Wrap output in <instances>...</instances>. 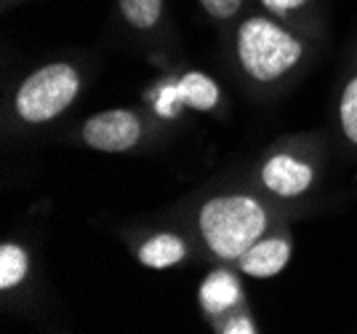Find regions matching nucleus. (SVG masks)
<instances>
[{
    "label": "nucleus",
    "instance_id": "obj_1",
    "mask_svg": "<svg viewBox=\"0 0 357 334\" xmlns=\"http://www.w3.org/2000/svg\"><path fill=\"white\" fill-rule=\"evenodd\" d=\"M267 228L264 209L248 196L213 198L200 212V233L213 254L240 259Z\"/></svg>",
    "mask_w": 357,
    "mask_h": 334
},
{
    "label": "nucleus",
    "instance_id": "obj_2",
    "mask_svg": "<svg viewBox=\"0 0 357 334\" xmlns=\"http://www.w3.org/2000/svg\"><path fill=\"white\" fill-rule=\"evenodd\" d=\"M238 57L245 73L261 83L288 73L301 59V43L269 19H248L238 32Z\"/></svg>",
    "mask_w": 357,
    "mask_h": 334
},
{
    "label": "nucleus",
    "instance_id": "obj_3",
    "mask_svg": "<svg viewBox=\"0 0 357 334\" xmlns=\"http://www.w3.org/2000/svg\"><path fill=\"white\" fill-rule=\"evenodd\" d=\"M80 92V78L70 64H45L32 73L16 92V115L27 123H45L73 105Z\"/></svg>",
    "mask_w": 357,
    "mask_h": 334
},
{
    "label": "nucleus",
    "instance_id": "obj_4",
    "mask_svg": "<svg viewBox=\"0 0 357 334\" xmlns=\"http://www.w3.org/2000/svg\"><path fill=\"white\" fill-rule=\"evenodd\" d=\"M80 137L93 150L126 152L142 139V123L128 110H105L83 123Z\"/></svg>",
    "mask_w": 357,
    "mask_h": 334
},
{
    "label": "nucleus",
    "instance_id": "obj_5",
    "mask_svg": "<svg viewBox=\"0 0 357 334\" xmlns=\"http://www.w3.org/2000/svg\"><path fill=\"white\" fill-rule=\"evenodd\" d=\"M261 180H264V184L272 193H278V196L283 198H294L301 196L312 184L314 171L312 166L301 164V161L291 158V155H275L261 168Z\"/></svg>",
    "mask_w": 357,
    "mask_h": 334
},
{
    "label": "nucleus",
    "instance_id": "obj_6",
    "mask_svg": "<svg viewBox=\"0 0 357 334\" xmlns=\"http://www.w3.org/2000/svg\"><path fill=\"white\" fill-rule=\"evenodd\" d=\"M176 102H184V105L195 107V110H211L219 102V86L203 73H187L174 89H168L163 94V102L158 105V110L165 112V115H174Z\"/></svg>",
    "mask_w": 357,
    "mask_h": 334
},
{
    "label": "nucleus",
    "instance_id": "obj_7",
    "mask_svg": "<svg viewBox=\"0 0 357 334\" xmlns=\"http://www.w3.org/2000/svg\"><path fill=\"white\" fill-rule=\"evenodd\" d=\"M291 259V246L283 238H267V241H256L240 257V268L243 273L253 275V278H272L283 270Z\"/></svg>",
    "mask_w": 357,
    "mask_h": 334
},
{
    "label": "nucleus",
    "instance_id": "obj_8",
    "mask_svg": "<svg viewBox=\"0 0 357 334\" xmlns=\"http://www.w3.org/2000/svg\"><path fill=\"white\" fill-rule=\"evenodd\" d=\"M187 254V246L178 235H171V233H160L155 238H149L142 249H139V259L147 265V268H155V270H163V268H171L181 262Z\"/></svg>",
    "mask_w": 357,
    "mask_h": 334
},
{
    "label": "nucleus",
    "instance_id": "obj_9",
    "mask_svg": "<svg viewBox=\"0 0 357 334\" xmlns=\"http://www.w3.org/2000/svg\"><path fill=\"white\" fill-rule=\"evenodd\" d=\"M238 297H240L238 281L229 273H224V270L211 273L203 281V286H200V300H203L206 310H211V313H222L227 307H232V305L238 303Z\"/></svg>",
    "mask_w": 357,
    "mask_h": 334
},
{
    "label": "nucleus",
    "instance_id": "obj_10",
    "mask_svg": "<svg viewBox=\"0 0 357 334\" xmlns=\"http://www.w3.org/2000/svg\"><path fill=\"white\" fill-rule=\"evenodd\" d=\"M27 254L24 249H19L16 243H3L0 246V289H14L22 284V278L27 275Z\"/></svg>",
    "mask_w": 357,
    "mask_h": 334
},
{
    "label": "nucleus",
    "instance_id": "obj_11",
    "mask_svg": "<svg viewBox=\"0 0 357 334\" xmlns=\"http://www.w3.org/2000/svg\"><path fill=\"white\" fill-rule=\"evenodd\" d=\"M120 11L134 27L149 30V27H155L160 22L163 0H120Z\"/></svg>",
    "mask_w": 357,
    "mask_h": 334
},
{
    "label": "nucleus",
    "instance_id": "obj_12",
    "mask_svg": "<svg viewBox=\"0 0 357 334\" xmlns=\"http://www.w3.org/2000/svg\"><path fill=\"white\" fill-rule=\"evenodd\" d=\"M342 129L349 142L357 145V78H352L342 96Z\"/></svg>",
    "mask_w": 357,
    "mask_h": 334
},
{
    "label": "nucleus",
    "instance_id": "obj_13",
    "mask_svg": "<svg viewBox=\"0 0 357 334\" xmlns=\"http://www.w3.org/2000/svg\"><path fill=\"white\" fill-rule=\"evenodd\" d=\"M243 0H200V6L208 11L213 19H229L232 14H238Z\"/></svg>",
    "mask_w": 357,
    "mask_h": 334
},
{
    "label": "nucleus",
    "instance_id": "obj_14",
    "mask_svg": "<svg viewBox=\"0 0 357 334\" xmlns=\"http://www.w3.org/2000/svg\"><path fill=\"white\" fill-rule=\"evenodd\" d=\"M304 3L307 0H264V6H267L269 11H275V14H285L288 8H298Z\"/></svg>",
    "mask_w": 357,
    "mask_h": 334
},
{
    "label": "nucleus",
    "instance_id": "obj_15",
    "mask_svg": "<svg viewBox=\"0 0 357 334\" xmlns=\"http://www.w3.org/2000/svg\"><path fill=\"white\" fill-rule=\"evenodd\" d=\"M224 332H256V329H253V324L248 319H238V321H232Z\"/></svg>",
    "mask_w": 357,
    "mask_h": 334
}]
</instances>
